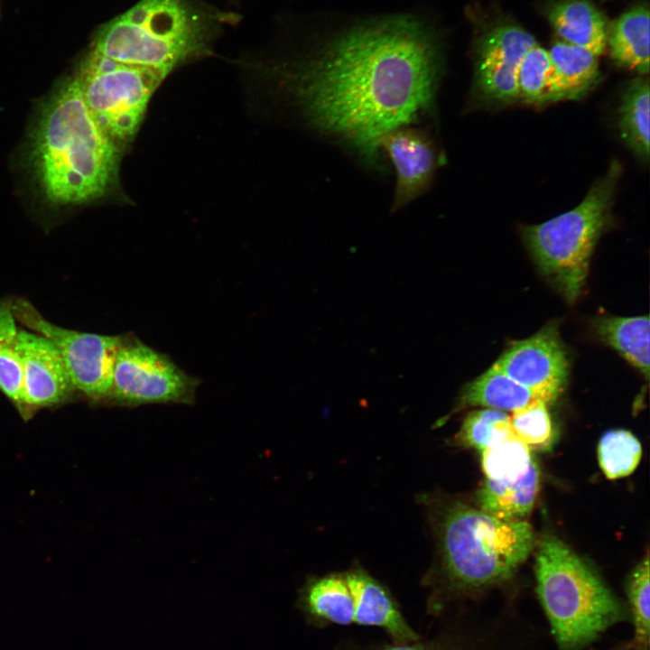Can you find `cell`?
I'll list each match as a JSON object with an SVG mask.
<instances>
[{
	"instance_id": "cell-2",
	"label": "cell",
	"mask_w": 650,
	"mask_h": 650,
	"mask_svg": "<svg viewBox=\"0 0 650 650\" xmlns=\"http://www.w3.org/2000/svg\"><path fill=\"white\" fill-rule=\"evenodd\" d=\"M119 153L93 118L73 77L40 107L27 161L43 200L71 206L100 200L116 188Z\"/></svg>"
},
{
	"instance_id": "cell-23",
	"label": "cell",
	"mask_w": 650,
	"mask_h": 650,
	"mask_svg": "<svg viewBox=\"0 0 650 650\" xmlns=\"http://www.w3.org/2000/svg\"><path fill=\"white\" fill-rule=\"evenodd\" d=\"M650 92L647 79H634L625 89L619 107V130L624 142L636 155L649 159Z\"/></svg>"
},
{
	"instance_id": "cell-5",
	"label": "cell",
	"mask_w": 650,
	"mask_h": 650,
	"mask_svg": "<svg viewBox=\"0 0 650 650\" xmlns=\"http://www.w3.org/2000/svg\"><path fill=\"white\" fill-rule=\"evenodd\" d=\"M210 27L193 0H140L100 31L92 51L170 73L207 50Z\"/></svg>"
},
{
	"instance_id": "cell-9",
	"label": "cell",
	"mask_w": 650,
	"mask_h": 650,
	"mask_svg": "<svg viewBox=\"0 0 650 650\" xmlns=\"http://www.w3.org/2000/svg\"><path fill=\"white\" fill-rule=\"evenodd\" d=\"M13 311L19 323L47 338L56 347L75 390L95 401L107 399L122 337L57 326L22 298L13 300Z\"/></svg>"
},
{
	"instance_id": "cell-4",
	"label": "cell",
	"mask_w": 650,
	"mask_h": 650,
	"mask_svg": "<svg viewBox=\"0 0 650 650\" xmlns=\"http://www.w3.org/2000/svg\"><path fill=\"white\" fill-rule=\"evenodd\" d=\"M535 577L537 595L560 650H582L626 618L598 573L556 536L540 541Z\"/></svg>"
},
{
	"instance_id": "cell-13",
	"label": "cell",
	"mask_w": 650,
	"mask_h": 650,
	"mask_svg": "<svg viewBox=\"0 0 650 650\" xmlns=\"http://www.w3.org/2000/svg\"><path fill=\"white\" fill-rule=\"evenodd\" d=\"M380 149L389 156L396 173L392 209L396 210L422 194L437 167L432 141L417 129L403 126L384 135Z\"/></svg>"
},
{
	"instance_id": "cell-30",
	"label": "cell",
	"mask_w": 650,
	"mask_h": 650,
	"mask_svg": "<svg viewBox=\"0 0 650 650\" xmlns=\"http://www.w3.org/2000/svg\"><path fill=\"white\" fill-rule=\"evenodd\" d=\"M649 580V557L647 553L632 572L627 589L636 640L643 645L648 644L650 636Z\"/></svg>"
},
{
	"instance_id": "cell-27",
	"label": "cell",
	"mask_w": 650,
	"mask_h": 650,
	"mask_svg": "<svg viewBox=\"0 0 650 650\" xmlns=\"http://www.w3.org/2000/svg\"><path fill=\"white\" fill-rule=\"evenodd\" d=\"M534 460L531 450L515 434L481 451L487 478L514 481L523 477Z\"/></svg>"
},
{
	"instance_id": "cell-28",
	"label": "cell",
	"mask_w": 650,
	"mask_h": 650,
	"mask_svg": "<svg viewBox=\"0 0 650 650\" xmlns=\"http://www.w3.org/2000/svg\"><path fill=\"white\" fill-rule=\"evenodd\" d=\"M551 71L548 51L535 43L526 51L517 70L518 98L534 104L550 102Z\"/></svg>"
},
{
	"instance_id": "cell-17",
	"label": "cell",
	"mask_w": 650,
	"mask_h": 650,
	"mask_svg": "<svg viewBox=\"0 0 650 650\" xmlns=\"http://www.w3.org/2000/svg\"><path fill=\"white\" fill-rule=\"evenodd\" d=\"M557 397L550 393L529 389L491 367L464 387L458 410L479 405L515 412L539 402L549 404Z\"/></svg>"
},
{
	"instance_id": "cell-7",
	"label": "cell",
	"mask_w": 650,
	"mask_h": 650,
	"mask_svg": "<svg viewBox=\"0 0 650 650\" xmlns=\"http://www.w3.org/2000/svg\"><path fill=\"white\" fill-rule=\"evenodd\" d=\"M168 74L91 51L74 77L93 118L121 148L135 136L150 98Z\"/></svg>"
},
{
	"instance_id": "cell-20",
	"label": "cell",
	"mask_w": 650,
	"mask_h": 650,
	"mask_svg": "<svg viewBox=\"0 0 650 650\" xmlns=\"http://www.w3.org/2000/svg\"><path fill=\"white\" fill-rule=\"evenodd\" d=\"M540 486V470L534 460L516 480L487 478L478 494L479 509L503 521L523 520L533 509Z\"/></svg>"
},
{
	"instance_id": "cell-10",
	"label": "cell",
	"mask_w": 650,
	"mask_h": 650,
	"mask_svg": "<svg viewBox=\"0 0 650 650\" xmlns=\"http://www.w3.org/2000/svg\"><path fill=\"white\" fill-rule=\"evenodd\" d=\"M522 385L558 396L567 383L569 362L556 325L506 348L492 366Z\"/></svg>"
},
{
	"instance_id": "cell-26",
	"label": "cell",
	"mask_w": 650,
	"mask_h": 650,
	"mask_svg": "<svg viewBox=\"0 0 650 650\" xmlns=\"http://www.w3.org/2000/svg\"><path fill=\"white\" fill-rule=\"evenodd\" d=\"M641 456V443L633 433L626 430L609 431L599 442V466L608 479L630 475L638 466Z\"/></svg>"
},
{
	"instance_id": "cell-22",
	"label": "cell",
	"mask_w": 650,
	"mask_h": 650,
	"mask_svg": "<svg viewBox=\"0 0 650 650\" xmlns=\"http://www.w3.org/2000/svg\"><path fill=\"white\" fill-rule=\"evenodd\" d=\"M594 329L600 339L649 376L650 324L648 316L599 317Z\"/></svg>"
},
{
	"instance_id": "cell-14",
	"label": "cell",
	"mask_w": 650,
	"mask_h": 650,
	"mask_svg": "<svg viewBox=\"0 0 650 650\" xmlns=\"http://www.w3.org/2000/svg\"><path fill=\"white\" fill-rule=\"evenodd\" d=\"M344 575L354 599V624L381 628L396 644L422 636L409 624L390 590L363 567L353 565Z\"/></svg>"
},
{
	"instance_id": "cell-8",
	"label": "cell",
	"mask_w": 650,
	"mask_h": 650,
	"mask_svg": "<svg viewBox=\"0 0 650 650\" xmlns=\"http://www.w3.org/2000/svg\"><path fill=\"white\" fill-rule=\"evenodd\" d=\"M199 380L136 338L122 337L107 397L114 404H192Z\"/></svg>"
},
{
	"instance_id": "cell-1",
	"label": "cell",
	"mask_w": 650,
	"mask_h": 650,
	"mask_svg": "<svg viewBox=\"0 0 650 650\" xmlns=\"http://www.w3.org/2000/svg\"><path fill=\"white\" fill-rule=\"evenodd\" d=\"M290 72L284 86L309 123L374 166L381 138L431 108L440 58L420 23L395 17L346 32Z\"/></svg>"
},
{
	"instance_id": "cell-19",
	"label": "cell",
	"mask_w": 650,
	"mask_h": 650,
	"mask_svg": "<svg viewBox=\"0 0 650 650\" xmlns=\"http://www.w3.org/2000/svg\"><path fill=\"white\" fill-rule=\"evenodd\" d=\"M549 22L560 40L600 56L607 47L608 24L588 0H563L549 11Z\"/></svg>"
},
{
	"instance_id": "cell-24",
	"label": "cell",
	"mask_w": 650,
	"mask_h": 650,
	"mask_svg": "<svg viewBox=\"0 0 650 650\" xmlns=\"http://www.w3.org/2000/svg\"><path fill=\"white\" fill-rule=\"evenodd\" d=\"M13 300L0 301V391L22 411L23 367Z\"/></svg>"
},
{
	"instance_id": "cell-29",
	"label": "cell",
	"mask_w": 650,
	"mask_h": 650,
	"mask_svg": "<svg viewBox=\"0 0 650 650\" xmlns=\"http://www.w3.org/2000/svg\"><path fill=\"white\" fill-rule=\"evenodd\" d=\"M510 424L514 434L530 450H547L555 441V430L547 403L539 402L513 412Z\"/></svg>"
},
{
	"instance_id": "cell-16",
	"label": "cell",
	"mask_w": 650,
	"mask_h": 650,
	"mask_svg": "<svg viewBox=\"0 0 650 650\" xmlns=\"http://www.w3.org/2000/svg\"><path fill=\"white\" fill-rule=\"evenodd\" d=\"M437 618L440 625L431 636L411 643L345 640L334 650H493L491 642L484 637V630L475 627L465 614L449 611Z\"/></svg>"
},
{
	"instance_id": "cell-11",
	"label": "cell",
	"mask_w": 650,
	"mask_h": 650,
	"mask_svg": "<svg viewBox=\"0 0 650 650\" xmlns=\"http://www.w3.org/2000/svg\"><path fill=\"white\" fill-rule=\"evenodd\" d=\"M535 43L531 33L515 24H502L489 31L477 51L476 79L481 94L499 102L517 99V70Z\"/></svg>"
},
{
	"instance_id": "cell-6",
	"label": "cell",
	"mask_w": 650,
	"mask_h": 650,
	"mask_svg": "<svg viewBox=\"0 0 650 650\" xmlns=\"http://www.w3.org/2000/svg\"><path fill=\"white\" fill-rule=\"evenodd\" d=\"M621 167L613 161L606 174L575 208L522 234L541 273L569 302L580 296L594 246L609 219Z\"/></svg>"
},
{
	"instance_id": "cell-15",
	"label": "cell",
	"mask_w": 650,
	"mask_h": 650,
	"mask_svg": "<svg viewBox=\"0 0 650 650\" xmlns=\"http://www.w3.org/2000/svg\"><path fill=\"white\" fill-rule=\"evenodd\" d=\"M297 608L315 628L354 624L355 604L344 573L308 578L299 591Z\"/></svg>"
},
{
	"instance_id": "cell-12",
	"label": "cell",
	"mask_w": 650,
	"mask_h": 650,
	"mask_svg": "<svg viewBox=\"0 0 650 650\" xmlns=\"http://www.w3.org/2000/svg\"><path fill=\"white\" fill-rule=\"evenodd\" d=\"M23 367L22 412L64 403L75 390L56 347L45 337L19 329Z\"/></svg>"
},
{
	"instance_id": "cell-25",
	"label": "cell",
	"mask_w": 650,
	"mask_h": 650,
	"mask_svg": "<svg viewBox=\"0 0 650 650\" xmlns=\"http://www.w3.org/2000/svg\"><path fill=\"white\" fill-rule=\"evenodd\" d=\"M509 417L490 408L473 411L466 416L452 442L482 451L514 435Z\"/></svg>"
},
{
	"instance_id": "cell-21",
	"label": "cell",
	"mask_w": 650,
	"mask_h": 650,
	"mask_svg": "<svg viewBox=\"0 0 650 650\" xmlns=\"http://www.w3.org/2000/svg\"><path fill=\"white\" fill-rule=\"evenodd\" d=\"M649 30V9L644 5L631 8L608 26L607 46L616 63L647 74Z\"/></svg>"
},
{
	"instance_id": "cell-3",
	"label": "cell",
	"mask_w": 650,
	"mask_h": 650,
	"mask_svg": "<svg viewBox=\"0 0 650 650\" xmlns=\"http://www.w3.org/2000/svg\"><path fill=\"white\" fill-rule=\"evenodd\" d=\"M427 506L439 562L424 575L427 614L439 618L460 598L507 580L526 560L534 543L525 520L503 521L461 502L421 497Z\"/></svg>"
},
{
	"instance_id": "cell-18",
	"label": "cell",
	"mask_w": 650,
	"mask_h": 650,
	"mask_svg": "<svg viewBox=\"0 0 650 650\" xmlns=\"http://www.w3.org/2000/svg\"><path fill=\"white\" fill-rule=\"evenodd\" d=\"M548 52L552 65L550 102L577 99L597 81L598 56L590 51L556 40Z\"/></svg>"
}]
</instances>
